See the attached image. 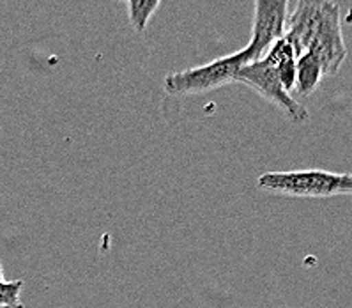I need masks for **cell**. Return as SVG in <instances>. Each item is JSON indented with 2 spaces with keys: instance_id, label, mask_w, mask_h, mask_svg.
Wrapping results in <instances>:
<instances>
[{
  "instance_id": "ba28073f",
  "label": "cell",
  "mask_w": 352,
  "mask_h": 308,
  "mask_svg": "<svg viewBox=\"0 0 352 308\" xmlns=\"http://www.w3.org/2000/svg\"><path fill=\"white\" fill-rule=\"evenodd\" d=\"M21 289H23V280L0 282V308L23 307V303L20 300Z\"/></svg>"
},
{
  "instance_id": "52a82bcc",
  "label": "cell",
  "mask_w": 352,
  "mask_h": 308,
  "mask_svg": "<svg viewBox=\"0 0 352 308\" xmlns=\"http://www.w3.org/2000/svg\"><path fill=\"white\" fill-rule=\"evenodd\" d=\"M126 4H128L131 27L137 32H144L149 25L153 14L156 13L157 6L162 4V0H126Z\"/></svg>"
},
{
  "instance_id": "7a4b0ae2",
  "label": "cell",
  "mask_w": 352,
  "mask_h": 308,
  "mask_svg": "<svg viewBox=\"0 0 352 308\" xmlns=\"http://www.w3.org/2000/svg\"><path fill=\"white\" fill-rule=\"evenodd\" d=\"M257 186L264 192L280 195L327 199L336 195H352V174H336L320 168L265 172L258 175Z\"/></svg>"
},
{
  "instance_id": "5b68a950",
  "label": "cell",
  "mask_w": 352,
  "mask_h": 308,
  "mask_svg": "<svg viewBox=\"0 0 352 308\" xmlns=\"http://www.w3.org/2000/svg\"><path fill=\"white\" fill-rule=\"evenodd\" d=\"M287 8L289 0H255L252 38L243 48L248 54L250 63L264 57L265 52L285 36Z\"/></svg>"
},
{
  "instance_id": "277c9868",
  "label": "cell",
  "mask_w": 352,
  "mask_h": 308,
  "mask_svg": "<svg viewBox=\"0 0 352 308\" xmlns=\"http://www.w3.org/2000/svg\"><path fill=\"white\" fill-rule=\"evenodd\" d=\"M234 82H241V84L255 89L262 98H265L267 101L276 104L278 109H282L292 121L301 122L307 121L308 117H310L308 110L301 103H298L282 87L280 80H278L276 69L265 58H258L255 63L245 64L243 67H239Z\"/></svg>"
},
{
  "instance_id": "8992f818",
  "label": "cell",
  "mask_w": 352,
  "mask_h": 308,
  "mask_svg": "<svg viewBox=\"0 0 352 308\" xmlns=\"http://www.w3.org/2000/svg\"><path fill=\"white\" fill-rule=\"evenodd\" d=\"M324 73L319 60L311 54L299 55L296 58V89L301 96H310L319 87Z\"/></svg>"
},
{
  "instance_id": "8fae6325",
  "label": "cell",
  "mask_w": 352,
  "mask_h": 308,
  "mask_svg": "<svg viewBox=\"0 0 352 308\" xmlns=\"http://www.w3.org/2000/svg\"><path fill=\"white\" fill-rule=\"evenodd\" d=\"M117 2H126V0H117Z\"/></svg>"
},
{
  "instance_id": "3957f363",
  "label": "cell",
  "mask_w": 352,
  "mask_h": 308,
  "mask_svg": "<svg viewBox=\"0 0 352 308\" xmlns=\"http://www.w3.org/2000/svg\"><path fill=\"white\" fill-rule=\"evenodd\" d=\"M250 64V57L245 50L218 57L204 66L170 73L165 76V91L174 96H193L214 91L236 80L239 67Z\"/></svg>"
},
{
  "instance_id": "30bf717a",
  "label": "cell",
  "mask_w": 352,
  "mask_h": 308,
  "mask_svg": "<svg viewBox=\"0 0 352 308\" xmlns=\"http://www.w3.org/2000/svg\"><path fill=\"white\" fill-rule=\"evenodd\" d=\"M0 282H4V270H2V263H0Z\"/></svg>"
},
{
  "instance_id": "9c48e42d",
  "label": "cell",
  "mask_w": 352,
  "mask_h": 308,
  "mask_svg": "<svg viewBox=\"0 0 352 308\" xmlns=\"http://www.w3.org/2000/svg\"><path fill=\"white\" fill-rule=\"evenodd\" d=\"M267 63H270V60H267ZM273 66L274 69H276L278 80H280L282 87L285 89L287 92L292 91V89L296 87V58H289V60L273 64Z\"/></svg>"
},
{
  "instance_id": "6da1fadb",
  "label": "cell",
  "mask_w": 352,
  "mask_h": 308,
  "mask_svg": "<svg viewBox=\"0 0 352 308\" xmlns=\"http://www.w3.org/2000/svg\"><path fill=\"white\" fill-rule=\"evenodd\" d=\"M285 38L296 55H314L324 76L338 75L347 57V46L340 23V8L333 0H298L285 27Z\"/></svg>"
}]
</instances>
